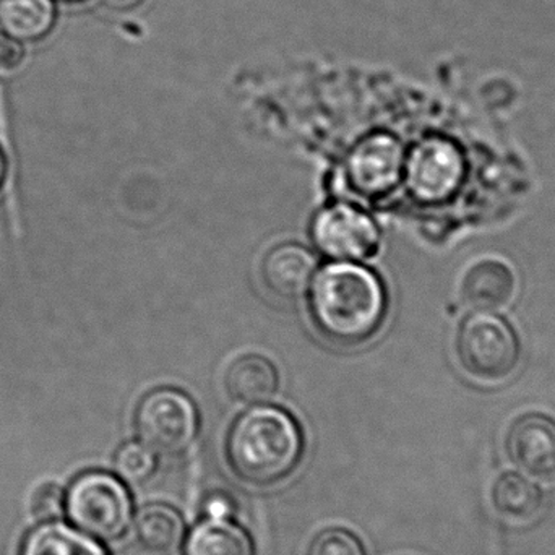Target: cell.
I'll return each instance as SVG.
<instances>
[{"instance_id":"15","label":"cell","mask_w":555,"mask_h":555,"mask_svg":"<svg viewBox=\"0 0 555 555\" xmlns=\"http://www.w3.org/2000/svg\"><path fill=\"white\" fill-rule=\"evenodd\" d=\"M54 20L52 0H0V31L12 41H38L51 31Z\"/></svg>"},{"instance_id":"22","label":"cell","mask_w":555,"mask_h":555,"mask_svg":"<svg viewBox=\"0 0 555 555\" xmlns=\"http://www.w3.org/2000/svg\"><path fill=\"white\" fill-rule=\"evenodd\" d=\"M23 49L22 46L12 39L3 38L0 41V68H15L22 62Z\"/></svg>"},{"instance_id":"7","label":"cell","mask_w":555,"mask_h":555,"mask_svg":"<svg viewBox=\"0 0 555 555\" xmlns=\"http://www.w3.org/2000/svg\"><path fill=\"white\" fill-rule=\"evenodd\" d=\"M317 249L336 262H358L377 253L378 230L358 208L332 205L317 214L312 223Z\"/></svg>"},{"instance_id":"19","label":"cell","mask_w":555,"mask_h":555,"mask_svg":"<svg viewBox=\"0 0 555 555\" xmlns=\"http://www.w3.org/2000/svg\"><path fill=\"white\" fill-rule=\"evenodd\" d=\"M307 555H365V550L354 534L330 528L313 538Z\"/></svg>"},{"instance_id":"5","label":"cell","mask_w":555,"mask_h":555,"mask_svg":"<svg viewBox=\"0 0 555 555\" xmlns=\"http://www.w3.org/2000/svg\"><path fill=\"white\" fill-rule=\"evenodd\" d=\"M135 430L140 442L153 453L181 455L197 437V408L182 391L158 388L140 401L135 411Z\"/></svg>"},{"instance_id":"17","label":"cell","mask_w":555,"mask_h":555,"mask_svg":"<svg viewBox=\"0 0 555 555\" xmlns=\"http://www.w3.org/2000/svg\"><path fill=\"white\" fill-rule=\"evenodd\" d=\"M184 555H256V546L233 520L205 518L185 541Z\"/></svg>"},{"instance_id":"3","label":"cell","mask_w":555,"mask_h":555,"mask_svg":"<svg viewBox=\"0 0 555 555\" xmlns=\"http://www.w3.org/2000/svg\"><path fill=\"white\" fill-rule=\"evenodd\" d=\"M68 520L90 537L116 541L132 524L133 504L120 479L109 473L90 472L78 476L67 494Z\"/></svg>"},{"instance_id":"8","label":"cell","mask_w":555,"mask_h":555,"mask_svg":"<svg viewBox=\"0 0 555 555\" xmlns=\"http://www.w3.org/2000/svg\"><path fill=\"white\" fill-rule=\"evenodd\" d=\"M404 150L390 133H372L352 149L346 176L356 194L367 198L390 194L404 172Z\"/></svg>"},{"instance_id":"4","label":"cell","mask_w":555,"mask_h":555,"mask_svg":"<svg viewBox=\"0 0 555 555\" xmlns=\"http://www.w3.org/2000/svg\"><path fill=\"white\" fill-rule=\"evenodd\" d=\"M462 367L482 382H502L517 371L520 339L504 317L479 310L463 320L456 335Z\"/></svg>"},{"instance_id":"18","label":"cell","mask_w":555,"mask_h":555,"mask_svg":"<svg viewBox=\"0 0 555 555\" xmlns=\"http://www.w3.org/2000/svg\"><path fill=\"white\" fill-rule=\"evenodd\" d=\"M114 466H116L117 475L122 481L129 482V485H142L155 475V453L149 447L143 446L142 442L126 443L117 452Z\"/></svg>"},{"instance_id":"11","label":"cell","mask_w":555,"mask_h":555,"mask_svg":"<svg viewBox=\"0 0 555 555\" xmlns=\"http://www.w3.org/2000/svg\"><path fill=\"white\" fill-rule=\"evenodd\" d=\"M489 499L495 514L508 524L530 525L543 514V489L521 473H501L492 482Z\"/></svg>"},{"instance_id":"20","label":"cell","mask_w":555,"mask_h":555,"mask_svg":"<svg viewBox=\"0 0 555 555\" xmlns=\"http://www.w3.org/2000/svg\"><path fill=\"white\" fill-rule=\"evenodd\" d=\"M33 514L42 521H54L65 512V494L57 485L41 486L33 495Z\"/></svg>"},{"instance_id":"14","label":"cell","mask_w":555,"mask_h":555,"mask_svg":"<svg viewBox=\"0 0 555 555\" xmlns=\"http://www.w3.org/2000/svg\"><path fill=\"white\" fill-rule=\"evenodd\" d=\"M224 387L230 397L240 403H263L275 395L278 388L275 367L262 356H241L228 367L224 374Z\"/></svg>"},{"instance_id":"12","label":"cell","mask_w":555,"mask_h":555,"mask_svg":"<svg viewBox=\"0 0 555 555\" xmlns=\"http://www.w3.org/2000/svg\"><path fill=\"white\" fill-rule=\"evenodd\" d=\"M184 538V518L169 505H145L133 521V543L146 555H175Z\"/></svg>"},{"instance_id":"21","label":"cell","mask_w":555,"mask_h":555,"mask_svg":"<svg viewBox=\"0 0 555 555\" xmlns=\"http://www.w3.org/2000/svg\"><path fill=\"white\" fill-rule=\"evenodd\" d=\"M205 518H215V520H231L234 512H236V504L230 495L214 494L205 502Z\"/></svg>"},{"instance_id":"6","label":"cell","mask_w":555,"mask_h":555,"mask_svg":"<svg viewBox=\"0 0 555 555\" xmlns=\"http://www.w3.org/2000/svg\"><path fill=\"white\" fill-rule=\"evenodd\" d=\"M408 191L423 204H443L455 195L465 176L462 153L449 140L417 143L404 162Z\"/></svg>"},{"instance_id":"13","label":"cell","mask_w":555,"mask_h":555,"mask_svg":"<svg viewBox=\"0 0 555 555\" xmlns=\"http://www.w3.org/2000/svg\"><path fill=\"white\" fill-rule=\"evenodd\" d=\"M463 299L476 310H498L507 306L515 294V276L499 260H482L465 275Z\"/></svg>"},{"instance_id":"10","label":"cell","mask_w":555,"mask_h":555,"mask_svg":"<svg viewBox=\"0 0 555 555\" xmlns=\"http://www.w3.org/2000/svg\"><path fill=\"white\" fill-rule=\"evenodd\" d=\"M315 266L309 250L297 244H283L270 250L263 259V284L281 299H297L309 289Z\"/></svg>"},{"instance_id":"23","label":"cell","mask_w":555,"mask_h":555,"mask_svg":"<svg viewBox=\"0 0 555 555\" xmlns=\"http://www.w3.org/2000/svg\"><path fill=\"white\" fill-rule=\"evenodd\" d=\"M103 5L107 9L116 10V12H126V10L133 9V7L142 3V0H101Z\"/></svg>"},{"instance_id":"2","label":"cell","mask_w":555,"mask_h":555,"mask_svg":"<svg viewBox=\"0 0 555 555\" xmlns=\"http://www.w3.org/2000/svg\"><path fill=\"white\" fill-rule=\"evenodd\" d=\"M304 439L296 421L275 406L246 411L231 426L227 456L241 481L269 488L286 481L302 460Z\"/></svg>"},{"instance_id":"9","label":"cell","mask_w":555,"mask_h":555,"mask_svg":"<svg viewBox=\"0 0 555 555\" xmlns=\"http://www.w3.org/2000/svg\"><path fill=\"white\" fill-rule=\"evenodd\" d=\"M505 452L524 475L555 482V420L544 413H525L508 426Z\"/></svg>"},{"instance_id":"24","label":"cell","mask_w":555,"mask_h":555,"mask_svg":"<svg viewBox=\"0 0 555 555\" xmlns=\"http://www.w3.org/2000/svg\"><path fill=\"white\" fill-rule=\"evenodd\" d=\"M7 165L5 158H3L2 152H0V189H2L3 181H5Z\"/></svg>"},{"instance_id":"16","label":"cell","mask_w":555,"mask_h":555,"mask_svg":"<svg viewBox=\"0 0 555 555\" xmlns=\"http://www.w3.org/2000/svg\"><path fill=\"white\" fill-rule=\"evenodd\" d=\"M20 555H109L96 538L61 521H44L29 531Z\"/></svg>"},{"instance_id":"1","label":"cell","mask_w":555,"mask_h":555,"mask_svg":"<svg viewBox=\"0 0 555 555\" xmlns=\"http://www.w3.org/2000/svg\"><path fill=\"white\" fill-rule=\"evenodd\" d=\"M310 312L317 330L330 341L352 346L377 333L387 313L380 280L354 263H332L315 278Z\"/></svg>"}]
</instances>
